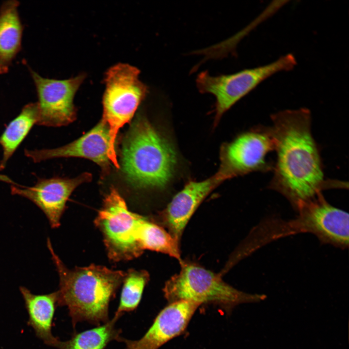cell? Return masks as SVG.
<instances>
[{"label":"cell","instance_id":"obj_2","mask_svg":"<svg viewBox=\"0 0 349 349\" xmlns=\"http://www.w3.org/2000/svg\"><path fill=\"white\" fill-rule=\"evenodd\" d=\"M47 246L59 277L57 306H67L73 327L79 322L97 326L108 322L110 302L126 272L94 264L69 269L55 253L49 238Z\"/></svg>","mask_w":349,"mask_h":349},{"label":"cell","instance_id":"obj_20","mask_svg":"<svg viewBox=\"0 0 349 349\" xmlns=\"http://www.w3.org/2000/svg\"><path fill=\"white\" fill-rule=\"evenodd\" d=\"M149 279L148 272L143 270L130 269L126 272L115 315L121 317L125 312L134 311L137 308Z\"/></svg>","mask_w":349,"mask_h":349},{"label":"cell","instance_id":"obj_14","mask_svg":"<svg viewBox=\"0 0 349 349\" xmlns=\"http://www.w3.org/2000/svg\"><path fill=\"white\" fill-rule=\"evenodd\" d=\"M222 182L215 174L201 181H190L175 195L163 211V222L178 243L186 224L198 206Z\"/></svg>","mask_w":349,"mask_h":349},{"label":"cell","instance_id":"obj_12","mask_svg":"<svg viewBox=\"0 0 349 349\" xmlns=\"http://www.w3.org/2000/svg\"><path fill=\"white\" fill-rule=\"evenodd\" d=\"M110 143L109 127L101 119L91 130L72 143L54 149H25L24 155L35 163L59 158H85L97 164L106 175L110 171Z\"/></svg>","mask_w":349,"mask_h":349},{"label":"cell","instance_id":"obj_11","mask_svg":"<svg viewBox=\"0 0 349 349\" xmlns=\"http://www.w3.org/2000/svg\"><path fill=\"white\" fill-rule=\"evenodd\" d=\"M92 176L84 173L73 178L52 177L38 178L34 185L26 187L11 183L12 194L26 198L44 213L51 227L60 225V220L66 203L74 190L80 184L90 181Z\"/></svg>","mask_w":349,"mask_h":349},{"label":"cell","instance_id":"obj_7","mask_svg":"<svg viewBox=\"0 0 349 349\" xmlns=\"http://www.w3.org/2000/svg\"><path fill=\"white\" fill-rule=\"evenodd\" d=\"M142 216L130 211L114 188L106 195L94 223L101 232L108 255L113 261L131 260L143 252L137 239Z\"/></svg>","mask_w":349,"mask_h":349},{"label":"cell","instance_id":"obj_5","mask_svg":"<svg viewBox=\"0 0 349 349\" xmlns=\"http://www.w3.org/2000/svg\"><path fill=\"white\" fill-rule=\"evenodd\" d=\"M140 70L127 63H118L105 74L102 120L107 125L110 138L109 158L117 169L115 140L119 130L128 123L148 92L139 78Z\"/></svg>","mask_w":349,"mask_h":349},{"label":"cell","instance_id":"obj_13","mask_svg":"<svg viewBox=\"0 0 349 349\" xmlns=\"http://www.w3.org/2000/svg\"><path fill=\"white\" fill-rule=\"evenodd\" d=\"M199 306L197 303L186 301L169 303L159 313L141 338L137 340L123 338L125 349H158L185 331Z\"/></svg>","mask_w":349,"mask_h":349},{"label":"cell","instance_id":"obj_9","mask_svg":"<svg viewBox=\"0 0 349 349\" xmlns=\"http://www.w3.org/2000/svg\"><path fill=\"white\" fill-rule=\"evenodd\" d=\"M293 219L285 221L267 219L262 222L261 235L268 243L277 238L301 233H312L326 244L336 229V218L330 204L323 196L317 197L301 206Z\"/></svg>","mask_w":349,"mask_h":349},{"label":"cell","instance_id":"obj_19","mask_svg":"<svg viewBox=\"0 0 349 349\" xmlns=\"http://www.w3.org/2000/svg\"><path fill=\"white\" fill-rule=\"evenodd\" d=\"M137 239L143 251L162 253L182 261L178 243L163 228L142 216L137 233Z\"/></svg>","mask_w":349,"mask_h":349},{"label":"cell","instance_id":"obj_3","mask_svg":"<svg viewBox=\"0 0 349 349\" xmlns=\"http://www.w3.org/2000/svg\"><path fill=\"white\" fill-rule=\"evenodd\" d=\"M121 165L132 185L162 189L174 176L177 156L170 143L147 120L141 118L132 125L124 139Z\"/></svg>","mask_w":349,"mask_h":349},{"label":"cell","instance_id":"obj_1","mask_svg":"<svg viewBox=\"0 0 349 349\" xmlns=\"http://www.w3.org/2000/svg\"><path fill=\"white\" fill-rule=\"evenodd\" d=\"M270 127L276 152L269 188L283 195L296 211L328 188L343 187L325 179L309 110H286L272 114Z\"/></svg>","mask_w":349,"mask_h":349},{"label":"cell","instance_id":"obj_15","mask_svg":"<svg viewBox=\"0 0 349 349\" xmlns=\"http://www.w3.org/2000/svg\"><path fill=\"white\" fill-rule=\"evenodd\" d=\"M19 290L29 314V325L45 344L55 347L59 340L51 332L52 320L57 302V291L48 294L36 295L24 286H20Z\"/></svg>","mask_w":349,"mask_h":349},{"label":"cell","instance_id":"obj_8","mask_svg":"<svg viewBox=\"0 0 349 349\" xmlns=\"http://www.w3.org/2000/svg\"><path fill=\"white\" fill-rule=\"evenodd\" d=\"M274 150L270 127H259L242 133L222 146L220 164L215 175L222 182L253 172L270 171L273 166L267 156Z\"/></svg>","mask_w":349,"mask_h":349},{"label":"cell","instance_id":"obj_17","mask_svg":"<svg viewBox=\"0 0 349 349\" xmlns=\"http://www.w3.org/2000/svg\"><path fill=\"white\" fill-rule=\"evenodd\" d=\"M38 110L36 102L25 105L19 114L10 122L0 136L2 158L0 161V170L6 164L27 136L33 125L37 124Z\"/></svg>","mask_w":349,"mask_h":349},{"label":"cell","instance_id":"obj_4","mask_svg":"<svg viewBox=\"0 0 349 349\" xmlns=\"http://www.w3.org/2000/svg\"><path fill=\"white\" fill-rule=\"evenodd\" d=\"M180 264L179 272L172 276L163 289L169 303L186 301L200 305L216 304L230 311L238 304L259 302L266 298L238 290L224 282L221 275L196 264L182 261Z\"/></svg>","mask_w":349,"mask_h":349},{"label":"cell","instance_id":"obj_10","mask_svg":"<svg viewBox=\"0 0 349 349\" xmlns=\"http://www.w3.org/2000/svg\"><path fill=\"white\" fill-rule=\"evenodd\" d=\"M30 73L38 97L37 125L58 127L73 122L76 118L74 98L85 75L60 80L42 77L32 70Z\"/></svg>","mask_w":349,"mask_h":349},{"label":"cell","instance_id":"obj_16","mask_svg":"<svg viewBox=\"0 0 349 349\" xmlns=\"http://www.w3.org/2000/svg\"><path fill=\"white\" fill-rule=\"evenodd\" d=\"M17 0L5 1L0 8V74L7 73L21 48L23 26Z\"/></svg>","mask_w":349,"mask_h":349},{"label":"cell","instance_id":"obj_6","mask_svg":"<svg viewBox=\"0 0 349 349\" xmlns=\"http://www.w3.org/2000/svg\"><path fill=\"white\" fill-rule=\"evenodd\" d=\"M296 63L294 56L288 54L266 65L233 74L213 76L206 70L197 75L196 86L201 93L215 97L216 125L223 113L263 80L277 72L290 70Z\"/></svg>","mask_w":349,"mask_h":349},{"label":"cell","instance_id":"obj_18","mask_svg":"<svg viewBox=\"0 0 349 349\" xmlns=\"http://www.w3.org/2000/svg\"><path fill=\"white\" fill-rule=\"evenodd\" d=\"M120 317L114 315L113 318L102 325L74 333L69 340H59L55 347L58 349H105L113 340L122 342L121 331L115 326Z\"/></svg>","mask_w":349,"mask_h":349}]
</instances>
